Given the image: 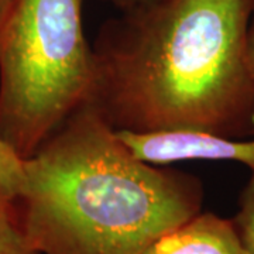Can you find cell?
I'll return each instance as SVG.
<instances>
[{
  "label": "cell",
  "instance_id": "11",
  "mask_svg": "<svg viewBox=\"0 0 254 254\" xmlns=\"http://www.w3.org/2000/svg\"><path fill=\"white\" fill-rule=\"evenodd\" d=\"M14 3H16V0H0V28L9 17Z\"/></svg>",
  "mask_w": 254,
  "mask_h": 254
},
{
  "label": "cell",
  "instance_id": "4",
  "mask_svg": "<svg viewBox=\"0 0 254 254\" xmlns=\"http://www.w3.org/2000/svg\"><path fill=\"white\" fill-rule=\"evenodd\" d=\"M116 131L131 154L153 165L199 160L240 163L254 170V137L233 138L199 128Z\"/></svg>",
  "mask_w": 254,
  "mask_h": 254
},
{
  "label": "cell",
  "instance_id": "6",
  "mask_svg": "<svg viewBox=\"0 0 254 254\" xmlns=\"http://www.w3.org/2000/svg\"><path fill=\"white\" fill-rule=\"evenodd\" d=\"M0 254H38L31 247L16 202L0 199Z\"/></svg>",
  "mask_w": 254,
  "mask_h": 254
},
{
  "label": "cell",
  "instance_id": "8",
  "mask_svg": "<svg viewBox=\"0 0 254 254\" xmlns=\"http://www.w3.org/2000/svg\"><path fill=\"white\" fill-rule=\"evenodd\" d=\"M232 220L246 250L254 254V170L240 193L239 210Z\"/></svg>",
  "mask_w": 254,
  "mask_h": 254
},
{
  "label": "cell",
  "instance_id": "10",
  "mask_svg": "<svg viewBox=\"0 0 254 254\" xmlns=\"http://www.w3.org/2000/svg\"><path fill=\"white\" fill-rule=\"evenodd\" d=\"M247 50H249V60L252 64V68L254 71V11L252 20H250V26H249V37H247Z\"/></svg>",
  "mask_w": 254,
  "mask_h": 254
},
{
  "label": "cell",
  "instance_id": "1",
  "mask_svg": "<svg viewBox=\"0 0 254 254\" xmlns=\"http://www.w3.org/2000/svg\"><path fill=\"white\" fill-rule=\"evenodd\" d=\"M254 0H158L106 20L91 100L115 130L254 137Z\"/></svg>",
  "mask_w": 254,
  "mask_h": 254
},
{
  "label": "cell",
  "instance_id": "2",
  "mask_svg": "<svg viewBox=\"0 0 254 254\" xmlns=\"http://www.w3.org/2000/svg\"><path fill=\"white\" fill-rule=\"evenodd\" d=\"M16 200L38 254H143L202 212L192 174L138 160L91 100L24 160Z\"/></svg>",
  "mask_w": 254,
  "mask_h": 254
},
{
  "label": "cell",
  "instance_id": "7",
  "mask_svg": "<svg viewBox=\"0 0 254 254\" xmlns=\"http://www.w3.org/2000/svg\"><path fill=\"white\" fill-rule=\"evenodd\" d=\"M24 185V158L0 138V199L16 202L21 196Z\"/></svg>",
  "mask_w": 254,
  "mask_h": 254
},
{
  "label": "cell",
  "instance_id": "5",
  "mask_svg": "<svg viewBox=\"0 0 254 254\" xmlns=\"http://www.w3.org/2000/svg\"><path fill=\"white\" fill-rule=\"evenodd\" d=\"M143 254H249L232 219L210 212L195 218L160 237Z\"/></svg>",
  "mask_w": 254,
  "mask_h": 254
},
{
  "label": "cell",
  "instance_id": "3",
  "mask_svg": "<svg viewBox=\"0 0 254 254\" xmlns=\"http://www.w3.org/2000/svg\"><path fill=\"white\" fill-rule=\"evenodd\" d=\"M83 0H16L0 28V138L24 160L91 98Z\"/></svg>",
  "mask_w": 254,
  "mask_h": 254
},
{
  "label": "cell",
  "instance_id": "9",
  "mask_svg": "<svg viewBox=\"0 0 254 254\" xmlns=\"http://www.w3.org/2000/svg\"><path fill=\"white\" fill-rule=\"evenodd\" d=\"M100 1L108 3L110 6L120 10V11H125V10L136 9V7H140V6L154 3V1H158V0H100Z\"/></svg>",
  "mask_w": 254,
  "mask_h": 254
}]
</instances>
